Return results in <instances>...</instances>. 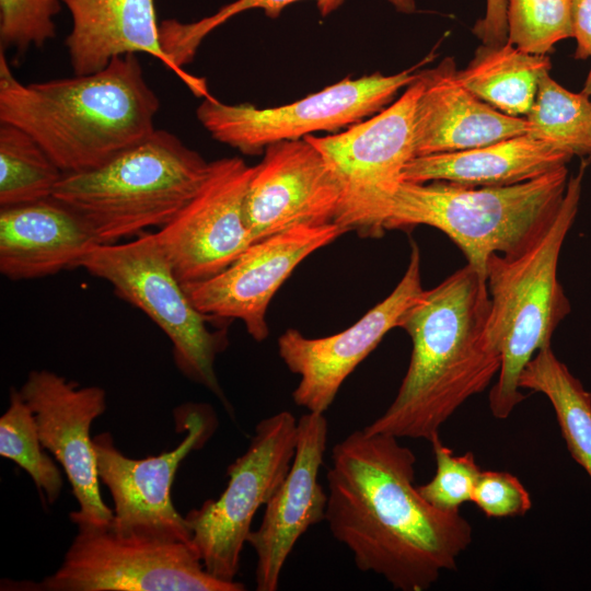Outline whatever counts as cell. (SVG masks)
Returning a JSON list of instances; mask_svg holds the SVG:
<instances>
[{
	"label": "cell",
	"mask_w": 591,
	"mask_h": 591,
	"mask_svg": "<svg viewBox=\"0 0 591 591\" xmlns=\"http://www.w3.org/2000/svg\"><path fill=\"white\" fill-rule=\"evenodd\" d=\"M568 179L567 166H563L509 186L403 182L385 230L436 228L459 246L467 264L486 279L490 255H519L547 230L561 206Z\"/></svg>",
	"instance_id": "cell-5"
},
{
	"label": "cell",
	"mask_w": 591,
	"mask_h": 591,
	"mask_svg": "<svg viewBox=\"0 0 591 591\" xmlns=\"http://www.w3.org/2000/svg\"><path fill=\"white\" fill-rule=\"evenodd\" d=\"M489 311L486 279L468 264L424 289L398 324L413 343L406 374L387 409L363 429L429 442L439 436L457 408L499 373Z\"/></svg>",
	"instance_id": "cell-2"
},
{
	"label": "cell",
	"mask_w": 591,
	"mask_h": 591,
	"mask_svg": "<svg viewBox=\"0 0 591 591\" xmlns=\"http://www.w3.org/2000/svg\"><path fill=\"white\" fill-rule=\"evenodd\" d=\"M33 410L39 440L62 466L79 510L70 513L78 528H106L114 518L100 493L96 455L90 428L106 409L100 386H79L48 371L33 370L19 390Z\"/></svg>",
	"instance_id": "cell-14"
},
{
	"label": "cell",
	"mask_w": 591,
	"mask_h": 591,
	"mask_svg": "<svg viewBox=\"0 0 591 591\" xmlns=\"http://www.w3.org/2000/svg\"><path fill=\"white\" fill-rule=\"evenodd\" d=\"M302 0H235L220 8L216 13L194 22L174 19L160 23V39L164 53L182 76V80L193 88L198 78L188 74L183 67L193 61L202 40L220 25L247 10L262 9L269 18H277L288 5ZM322 16L337 10L345 0H313Z\"/></svg>",
	"instance_id": "cell-27"
},
{
	"label": "cell",
	"mask_w": 591,
	"mask_h": 591,
	"mask_svg": "<svg viewBox=\"0 0 591 591\" xmlns=\"http://www.w3.org/2000/svg\"><path fill=\"white\" fill-rule=\"evenodd\" d=\"M63 172L21 128L0 123V206L53 197Z\"/></svg>",
	"instance_id": "cell-26"
},
{
	"label": "cell",
	"mask_w": 591,
	"mask_h": 591,
	"mask_svg": "<svg viewBox=\"0 0 591 591\" xmlns=\"http://www.w3.org/2000/svg\"><path fill=\"white\" fill-rule=\"evenodd\" d=\"M71 16L65 39L73 74L104 69L115 57L142 53L182 79L163 50L154 0H61Z\"/></svg>",
	"instance_id": "cell-21"
},
{
	"label": "cell",
	"mask_w": 591,
	"mask_h": 591,
	"mask_svg": "<svg viewBox=\"0 0 591 591\" xmlns=\"http://www.w3.org/2000/svg\"><path fill=\"white\" fill-rule=\"evenodd\" d=\"M263 153L244 199L253 243L294 227L335 222L340 188L313 143L306 138L283 140Z\"/></svg>",
	"instance_id": "cell-17"
},
{
	"label": "cell",
	"mask_w": 591,
	"mask_h": 591,
	"mask_svg": "<svg viewBox=\"0 0 591 591\" xmlns=\"http://www.w3.org/2000/svg\"><path fill=\"white\" fill-rule=\"evenodd\" d=\"M551 68L547 55L524 51L507 40L500 46L482 44L456 76L482 101L503 114L520 117L529 113L540 81Z\"/></svg>",
	"instance_id": "cell-23"
},
{
	"label": "cell",
	"mask_w": 591,
	"mask_h": 591,
	"mask_svg": "<svg viewBox=\"0 0 591 591\" xmlns=\"http://www.w3.org/2000/svg\"><path fill=\"white\" fill-rule=\"evenodd\" d=\"M391 3L398 12L410 14L416 11V1L415 0H386Z\"/></svg>",
	"instance_id": "cell-35"
},
{
	"label": "cell",
	"mask_w": 591,
	"mask_h": 591,
	"mask_svg": "<svg viewBox=\"0 0 591 591\" xmlns=\"http://www.w3.org/2000/svg\"><path fill=\"white\" fill-rule=\"evenodd\" d=\"M297 432L298 420L290 412L262 419L247 450L228 467V485L220 497L185 515L192 544L215 578L234 581L253 518L289 472Z\"/></svg>",
	"instance_id": "cell-11"
},
{
	"label": "cell",
	"mask_w": 591,
	"mask_h": 591,
	"mask_svg": "<svg viewBox=\"0 0 591 591\" xmlns=\"http://www.w3.org/2000/svg\"><path fill=\"white\" fill-rule=\"evenodd\" d=\"M519 386L548 398L568 451L591 478V392L556 357L551 345L526 363Z\"/></svg>",
	"instance_id": "cell-24"
},
{
	"label": "cell",
	"mask_w": 591,
	"mask_h": 591,
	"mask_svg": "<svg viewBox=\"0 0 591 591\" xmlns=\"http://www.w3.org/2000/svg\"><path fill=\"white\" fill-rule=\"evenodd\" d=\"M422 290L420 252L413 242L408 266L394 290L350 327L321 338H308L298 329H287L277 345L285 364L300 376L292 392L294 404L324 414L344 381L387 332L398 327L402 316Z\"/></svg>",
	"instance_id": "cell-15"
},
{
	"label": "cell",
	"mask_w": 591,
	"mask_h": 591,
	"mask_svg": "<svg viewBox=\"0 0 591 591\" xmlns=\"http://www.w3.org/2000/svg\"><path fill=\"white\" fill-rule=\"evenodd\" d=\"M347 231L335 222L299 225L252 243L218 275L183 285L194 306L218 320H241L256 341L269 335L268 305L294 268Z\"/></svg>",
	"instance_id": "cell-16"
},
{
	"label": "cell",
	"mask_w": 591,
	"mask_h": 591,
	"mask_svg": "<svg viewBox=\"0 0 591 591\" xmlns=\"http://www.w3.org/2000/svg\"><path fill=\"white\" fill-rule=\"evenodd\" d=\"M210 166L175 135L155 129L101 166L63 174L53 197L74 210L99 243H116L169 223L198 193Z\"/></svg>",
	"instance_id": "cell-6"
},
{
	"label": "cell",
	"mask_w": 591,
	"mask_h": 591,
	"mask_svg": "<svg viewBox=\"0 0 591 591\" xmlns=\"http://www.w3.org/2000/svg\"><path fill=\"white\" fill-rule=\"evenodd\" d=\"M416 67L395 74L345 78L292 103L259 108L225 104L205 96L196 116L210 136L243 154L263 153L271 143L298 140L317 131L348 128L386 107L416 79Z\"/></svg>",
	"instance_id": "cell-10"
},
{
	"label": "cell",
	"mask_w": 591,
	"mask_h": 591,
	"mask_svg": "<svg viewBox=\"0 0 591 591\" xmlns=\"http://www.w3.org/2000/svg\"><path fill=\"white\" fill-rule=\"evenodd\" d=\"M571 158L525 134L467 150L414 157L403 171V182L509 186L567 166Z\"/></svg>",
	"instance_id": "cell-22"
},
{
	"label": "cell",
	"mask_w": 591,
	"mask_h": 591,
	"mask_svg": "<svg viewBox=\"0 0 591 591\" xmlns=\"http://www.w3.org/2000/svg\"><path fill=\"white\" fill-rule=\"evenodd\" d=\"M525 119L533 138L572 157L591 155V97L583 91L565 89L547 72Z\"/></svg>",
	"instance_id": "cell-25"
},
{
	"label": "cell",
	"mask_w": 591,
	"mask_h": 591,
	"mask_svg": "<svg viewBox=\"0 0 591 591\" xmlns=\"http://www.w3.org/2000/svg\"><path fill=\"white\" fill-rule=\"evenodd\" d=\"M252 173L239 157L211 161L198 193L154 233L182 285L218 275L253 243L244 213Z\"/></svg>",
	"instance_id": "cell-13"
},
{
	"label": "cell",
	"mask_w": 591,
	"mask_h": 591,
	"mask_svg": "<svg viewBox=\"0 0 591 591\" xmlns=\"http://www.w3.org/2000/svg\"><path fill=\"white\" fill-rule=\"evenodd\" d=\"M159 108L136 54L91 74L25 84L0 49V123L27 132L65 174L101 166L147 138Z\"/></svg>",
	"instance_id": "cell-3"
},
{
	"label": "cell",
	"mask_w": 591,
	"mask_h": 591,
	"mask_svg": "<svg viewBox=\"0 0 591 591\" xmlns=\"http://www.w3.org/2000/svg\"><path fill=\"white\" fill-rule=\"evenodd\" d=\"M420 90L417 79L379 113L328 136H306L325 158L340 188L335 223L362 236L379 237L403 171L415 157L414 111Z\"/></svg>",
	"instance_id": "cell-8"
},
{
	"label": "cell",
	"mask_w": 591,
	"mask_h": 591,
	"mask_svg": "<svg viewBox=\"0 0 591 591\" xmlns=\"http://www.w3.org/2000/svg\"><path fill=\"white\" fill-rule=\"evenodd\" d=\"M77 268L107 281L119 298L144 312L171 340L178 370L228 406L215 370L225 334L209 329L207 321L215 318L194 306L154 233L127 243H99Z\"/></svg>",
	"instance_id": "cell-7"
},
{
	"label": "cell",
	"mask_w": 591,
	"mask_h": 591,
	"mask_svg": "<svg viewBox=\"0 0 591 591\" xmlns=\"http://www.w3.org/2000/svg\"><path fill=\"white\" fill-rule=\"evenodd\" d=\"M572 38L576 59L591 57V0H571Z\"/></svg>",
	"instance_id": "cell-34"
},
{
	"label": "cell",
	"mask_w": 591,
	"mask_h": 591,
	"mask_svg": "<svg viewBox=\"0 0 591 591\" xmlns=\"http://www.w3.org/2000/svg\"><path fill=\"white\" fill-rule=\"evenodd\" d=\"M324 414L309 412L298 420L297 445L289 472L270 500L259 528L246 543L255 551L257 591H276L280 572L298 540L325 520L327 493L318 483L327 442Z\"/></svg>",
	"instance_id": "cell-18"
},
{
	"label": "cell",
	"mask_w": 591,
	"mask_h": 591,
	"mask_svg": "<svg viewBox=\"0 0 591 591\" xmlns=\"http://www.w3.org/2000/svg\"><path fill=\"white\" fill-rule=\"evenodd\" d=\"M482 44L500 46L508 40L507 0H486L485 15L472 28Z\"/></svg>",
	"instance_id": "cell-33"
},
{
	"label": "cell",
	"mask_w": 591,
	"mask_h": 591,
	"mask_svg": "<svg viewBox=\"0 0 591 591\" xmlns=\"http://www.w3.org/2000/svg\"><path fill=\"white\" fill-rule=\"evenodd\" d=\"M96 244L88 223L54 197L0 209V271L8 279H37L77 268Z\"/></svg>",
	"instance_id": "cell-20"
},
{
	"label": "cell",
	"mask_w": 591,
	"mask_h": 591,
	"mask_svg": "<svg viewBox=\"0 0 591 591\" xmlns=\"http://www.w3.org/2000/svg\"><path fill=\"white\" fill-rule=\"evenodd\" d=\"M582 91L587 95H589L591 97V68H590L589 73L587 76V79H586L584 86H583Z\"/></svg>",
	"instance_id": "cell-36"
},
{
	"label": "cell",
	"mask_w": 591,
	"mask_h": 591,
	"mask_svg": "<svg viewBox=\"0 0 591 591\" xmlns=\"http://www.w3.org/2000/svg\"><path fill=\"white\" fill-rule=\"evenodd\" d=\"M472 502L487 518L521 517L532 507L530 494L519 478L500 471H480Z\"/></svg>",
	"instance_id": "cell-32"
},
{
	"label": "cell",
	"mask_w": 591,
	"mask_h": 591,
	"mask_svg": "<svg viewBox=\"0 0 591 591\" xmlns=\"http://www.w3.org/2000/svg\"><path fill=\"white\" fill-rule=\"evenodd\" d=\"M587 164L568 179L561 206L547 230L515 256L490 255L486 283L490 298L487 332L501 355L498 380L489 392L497 419L508 418L525 398L519 378L533 356L551 345L570 303L557 277L561 246L580 202Z\"/></svg>",
	"instance_id": "cell-4"
},
{
	"label": "cell",
	"mask_w": 591,
	"mask_h": 591,
	"mask_svg": "<svg viewBox=\"0 0 591 591\" xmlns=\"http://www.w3.org/2000/svg\"><path fill=\"white\" fill-rule=\"evenodd\" d=\"M175 420L176 428L186 431L183 441L172 451L141 460L124 455L109 432L93 438L99 478L109 489L114 502L109 524L113 530L192 542L187 521L173 505L172 484L183 460L206 443L217 420L211 407L205 404L179 406Z\"/></svg>",
	"instance_id": "cell-12"
},
{
	"label": "cell",
	"mask_w": 591,
	"mask_h": 591,
	"mask_svg": "<svg viewBox=\"0 0 591 591\" xmlns=\"http://www.w3.org/2000/svg\"><path fill=\"white\" fill-rule=\"evenodd\" d=\"M508 42L538 55L572 38L571 0H507Z\"/></svg>",
	"instance_id": "cell-29"
},
{
	"label": "cell",
	"mask_w": 591,
	"mask_h": 591,
	"mask_svg": "<svg viewBox=\"0 0 591 591\" xmlns=\"http://www.w3.org/2000/svg\"><path fill=\"white\" fill-rule=\"evenodd\" d=\"M61 0H0V49L24 55L43 47L56 35L54 18Z\"/></svg>",
	"instance_id": "cell-30"
},
{
	"label": "cell",
	"mask_w": 591,
	"mask_h": 591,
	"mask_svg": "<svg viewBox=\"0 0 591 591\" xmlns=\"http://www.w3.org/2000/svg\"><path fill=\"white\" fill-rule=\"evenodd\" d=\"M325 521L357 568L401 591L428 590L471 545L460 510H441L415 487L414 452L385 433L352 431L332 449Z\"/></svg>",
	"instance_id": "cell-1"
},
{
	"label": "cell",
	"mask_w": 591,
	"mask_h": 591,
	"mask_svg": "<svg viewBox=\"0 0 591 591\" xmlns=\"http://www.w3.org/2000/svg\"><path fill=\"white\" fill-rule=\"evenodd\" d=\"M36 591H243L237 581L211 576L190 543L78 528L60 567L40 582H21ZM15 589V590H16Z\"/></svg>",
	"instance_id": "cell-9"
},
{
	"label": "cell",
	"mask_w": 591,
	"mask_h": 591,
	"mask_svg": "<svg viewBox=\"0 0 591 591\" xmlns=\"http://www.w3.org/2000/svg\"><path fill=\"white\" fill-rule=\"evenodd\" d=\"M33 410L16 389L10 390V404L0 418V455L22 467L33 479L36 488L46 494L54 503L61 493L62 476L44 453Z\"/></svg>",
	"instance_id": "cell-28"
},
{
	"label": "cell",
	"mask_w": 591,
	"mask_h": 591,
	"mask_svg": "<svg viewBox=\"0 0 591 591\" xmlns=\"http://www.w3.org/2000/svg\"><path fill=\"white\" fill-rule=\"evenodd\" d=\"M436 460V473L417 489L422 498L441 510H460L472 501L473 490L480 473L473 452L455 455L444 445L440 437L431 441Z\"/></svg>",
	"instance_id": "cell-31"
},
{
	"label": "cell",
	"mask_w": 591,
	"mask_h": 591,
	"mask_svg": "<svg viewBox=\"0 0 591 591\" xmlns=\"http://www.w3.org/2000/svg\"><path fill=\"white\" fill-rule=\"evenodd\" d=\"M453 57L418 72L420 90L414 111L415 157L483 147L525 135V118L499 112L457 79Z\"/></svg>",
	"instance_id": "cell-19"
}]
</instances>
